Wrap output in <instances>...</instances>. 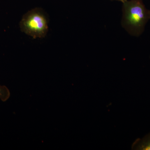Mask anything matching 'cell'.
<instances>
[{"label":"cell","instance_id":"5","mask_svg":"<svg viewBox=\"0 0 150 150\" xmlns=\"http://www.w3.org/2000/svg\"><path fill=\"white\" fill-rule=\"evenodd\" d=\"M111 1H118L121 2V3H125V2H126L127 0H111Z\"/></svg>","mask_w":150,"mask_h":150},{"label":"cell","instance_id":"2","mask_svg":"<svg viewBox=\"0 0 150 150\" xmlns=\"http://www.w3.org/2000/svg\"><path fill=\"white\" fill-rule=\"evenodd\" d=\"M19 26L22 32L33 38H44L48 32L47 18L43 11L39 8L32 9L25 14Z\"/></svg>","mask_w":150,"mask_h":150},{"label":"cell","instance_id":"3","mask_svg":"<svg viewBox=\"0 0 150 150\" xmlns=\"http://www.w3.org/2000/svg\"><path fill=\"white\" fill-rule=\"evenodd\" d=\"M132 149L150 150V133L142 139H137L132 145Z\"/></svg>","mask_w":150,"mask_h":150},{"label":"cell","instance_id":"4","mask_svg":"<svg viewBox=\"0 0 150 150\" xmlns=\"http://www.w3.org/2000/svg\"><path fill=\"white\" fill-rule=\"evenodd\" d=\"M11 93L9 90L5 86L0 85V99L3 102H6L9 98Z\"/></svg>","mask_w":150,"mask_h":150},{"label":"cell","instance_id":"1","mask_svg":"<svg viewBox=\"0 0 150 150\" xmlns=\"http://www.w3.org/2000/svg\"><path fill=\"white\" fill-rule=\"evenodd\" d=\"M122 12L123 28L133 36L142 35L150 19V10L146 8L143 0H127L123 4Z\"/></svg>","mask_w":150,"mask_h":150}]
</instances>
